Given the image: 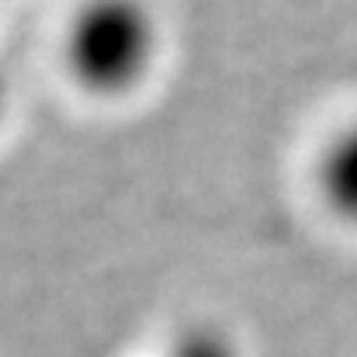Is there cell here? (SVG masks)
Wrapping results in <instances>:
<instances>
[{
  "instance_id": "7a4b0ae2",
  "label": "cell",
  "mask_w": 357,
  "mask_h": 357,
  "mask_svg": "<svg viewBox=\"0 0 357 357\" xmlns=\"http://www.w3.org/2000/svg\"><path fill=\"white\" fill-rule=\"evenodd\" d=\"M316 191L340 222L357 229V119L344 121L319 149Z\"/></svg>"
},
{
  "instance_id": "3957f363",
  "label": "cell",
  "mask_w": 357,
  "mask_h": 357,
  "mask_svg": "<svg viewBox=\"0 0 357 357\" xmlns=\"http://www.w3.org/2000/svg\"><path fill=\"white\" fill-rule=\"evenodd\" d=\"M156 357H243V347L226 326L208 319H191L167 337Z\"/></svg>"
},
{
  "instance_id": "277c9868",
  "label": "cell",
  "mask_w": 357,
  "mask_h": 357,
  "mask_svg": "<svg viewBox=\"0 0 357 357\" xmlns=\"http://www.w3.org/2000/svg\"><path fill=\"white\" fill-rule=\"evenodd\" d=\"M7 112H10V77H7V70L0 63V125L7 119Z\"/></svg>"
},
{
  "instance_id": "6da1fadb",
  "label": "cell",
  "mask_w": 357,
  "mask_h": 357,
  "mask_svg": "<svg viewBox=\"0 0 357 357\" xmlns=\"http://www.w3.org/2000/svg\"><path fill=\"white\" fill-rule=\"evenodd\" d=\"M59 56L80 94L132 98L163 56L160 10L153 0H77L59 35Z\"/></svg>"
}]
</instances>
